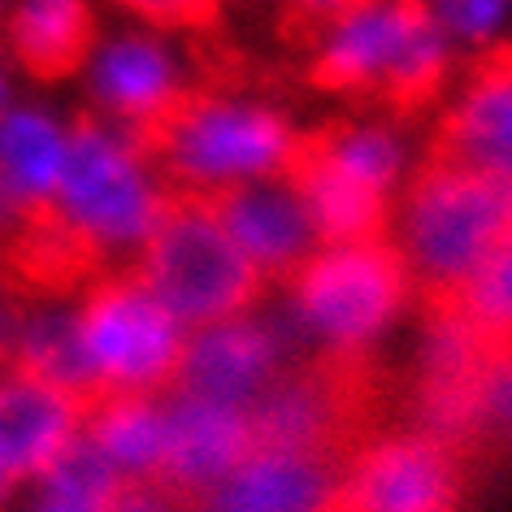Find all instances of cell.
Instances as JSON below:
<instances>
[{
    "label": "cell",
    "mask_w": 512,
    "mask_h": 512,
    "mask_svg": "<svg viewBox=\"0 0 512 512\" xmlns=\"http://www.w3.org/2000/svg\"><path fill=\"white\" fill-rule=\"evenodd\" d=\"M174 200L178 191L165 178L148 135L79 113L70 161L44 230L70 261L74 278L87 283L100 270L135 265Z\"/></svg>",
    "instance_id": "1"
},
{
    "label": "cell",
    "mask_w": 512,
    "mask_h": 512,
    "mask_svg": "<svg viewBox=\"0 0 512 512\" xmlns=\"http://www.w3.org/2000/svg\"><path fill=\"white\" fill-rule=\"evenodd\" d=\"M465 61L447 44L426 0H348L309 35V83L343 105L426 113L443 100Z\"/></svg>",
    "instance_id": "2"
},
{
    "label": "cell",
    "mask_w": 512,
    "mask_h": 512,
    "mask_svg": "<svg viewBox=\"0 0 512 512\" xmlns=\"http://www.w3.org/2000/svg\"><path fill=\"white\" fill-rule=\"evenodd\" d=\"M304 144L300 113L252 83H200L152 135L165 178L187 200H222L296 174Z\"/></svg>",
    "instance_id": "3"
},
{
    "label": "cell",
    "mask_w": 512,
    "mask_h": 512,
    "mask_svg": "<svg viewBox=\"0 0 512 512\" xmlns=\"http://www.w3.org/2000/svg\"><path fill=\"white\" fill-rule=\"evenodd\" d=\"M278 287V317L296 348L330 365H369V356L421 309V291L387 235L317 243V252Z\"/></svg>",
    "instance_id": "4"
},
{
    "label": "cell",
    "mask_w": 512,
    "mask_h": 512,
    "mask_svg": "<svg viewBox=\"0 0 512 512\" xmlns=\"http://www.w3.org/2000/svg\"><path fill=\"white\" fill-rule=\"evenodd\" d=\"M430 157V131L413 113L356 105L309 131L296 165V187L322 243L387 235L391 209L408 178Z\"/></svg>",
    "instance_id": "5"
},
{
    "label": "cell",
    "mask_w": 512,
    "mask_h": 512,
    "mask_svg": "<svg viewBox=\"0 0 512 512\" xmlns=\"http://www.w3.org/2000/svg\"><path fill=\"white\" fill-rule=\"evenodd\" d=\"M508 235L512 187L439 152L408 178L387 222V239L421 300H456Z\"/></svg>",
    "instance_id": "6"
},
{
    "label": "cell",
    "mask_w": 512,
    "mask_h": 512,
    "mask_svg": "<svg viewBox=\"0 0 512 512\" xmlns=\"http://www.w3.org/2000/svg\"><path fill=\"white\" fill-rule=\"evenodd\" d=\"M74 317H79L92 400L174 391L191 330L152 296L131 265L100 270L74 287Z\"/></svg>",
    "instance_id": "7"
},
{
    "label": "cell",
    "mask_w": 512,
    "mask_h": 512,
    "mask_svg": "<svg viewBox=\"0 0 512 512\" xmlns=\"http://www.w3.org/2000/svg\"><path fill=\"white\" fill-rule=\"evenodd\" d=\"M131 270L187 330L248 313L265 300V278L226 235L213 200L178 196Z\"/></svg>",
    "instance_id": "8"
},
{
    "label": "cell",
    "mask_w": 512,
    "mask_h": 512,
    "mask_svg": "<svg viewBox=\"0 0 512 512\" xmlns=\"http://www.w3.org/2000/svg\"><path fill=\"white\" fill-rule=\"evenodd\" d=\"M83 118H100L135 135H157L161 122L204 83L200 57L187 35L113 18L74 70Z\"/></svg>",
    "instance_id": "9"
},
{
    "label": "cell",
    "mask_w": 512,
    "mask_h": 512,
    "mask_svg": "<svg viewBox=\"0 0 512 512\" xmlns=\"http://www.w3.org/2000/svg\"><path fill=\"white\" fill-rule=\"evenodd\" d=\"M469 456L421 426H387L343 447L326 512H465Z\"/></svg>",
    "instance_id": "10"
},
{
    "label": "cell",
    "mask_w": 512,
    "mask_h": 512,
    "mask_svg": "<svg viewBox=\"0 0 512 512\" xmlns=\"http://www.w3.org/2000/svg\"><path fill=\"white\" fill-rule=\"evenodd\" d=\"M369 400V365L296 361L248 404L256 447L343 456V447L369 430Z\"/></svg>",
    "instance_id": "11"
},
{
    "label": "cell",
    "mask_w": 512,
    "mask_h": 512,
    "mask_svg": "<svg viewBox=\"0 0 512 512\" xmlns=\"http://www.w3.org/2000/svg\"><path fill=\"white\" fill-rule=\"evenodd\" d=\"M74 126L79 113L40 87H27L14 105L0 109V256H14L48 222Z\"/></svg>",
    "instance_id": "12"
},
{
    "label": "cell",
    "mask_w": 512,
    "mask_h": 512,
    "mask_svg": "<svg viewBox=\"0 0 512 512\" xmlns=\"http://www.w3.org/2000/svg\"><path fill=\"white\" fill-rule=\"evenodd\" d=\"M495 343L456 300H421L413 339V426L473 452V395Z\"/></svg>",
    "instance_id": "13"
},
{
    "label": "cell",
    "mask_w": 512,
    "mask_h": 512,
    "mask_svg": "<svg viewBox=\"0 0 512 512\" xmlns=\"http://www.w3.org/2000/svg\"><path fill=\"white\" fill-rule=\"evenodd\" d=\"M300 361V348L291 339L287 322L256 304L248 313L222 317L213 326H200L187 335L183 365H178L174 391L209 395V400L243 404L248 408L278 374H287Z\"/></svg>",
    "instance_id": "14"
},
{
    "label": "cell",
    "mask_w": 512,
    "mask_h": 512,
    "mask_svg": "<svg viewBox=\"0 0 512 512\" xmlns=\"http://www.w3.org/2000/svg\"><path fill=\"white\" fill-rule=\"evenodd\" d=\"M430 152L512 187V48L460 66L434 105Z\"/></svg>",
    "instance_id": "15"
},
{
    "label": "cell",
    "mask_w": 512,
    "mask_h": 512,
    "mask_svg": "<svg viewBox=\"0 0 512 512\" xmlns=\"http://www.w3.org/2000/svg\"><path fill=\"white\" fill-rule=\"evenodd\" d=\"M87 400L18 369H0V478L31 491L83 434Z\"/></svg>",
    "instance_id": "16"
},
{
    "label": "cell",
    "mask_w": 512,
    "mask_h": 512,
    "mask_svg": "<svg viewBox=\"0 0 512 512\" xmlns=\"http://www.w3.org/2000/svg\"><path fill=\"white\" fill-rule=\"evenodd\" d=\"M170 404V443H165L161 478L183 499H200L226 473H235L256 452L252 413L243 404L209 400L191 391H165Z\"/></svg>",
    "instance_id": "17"
},
{
    "label": "cell",
    "mask_w": 512,
    "mask_h": 512,
    "mask_svg": "<svg viewBox=\"0 0 512 512\" xmlns=\"http://www.w3.org/2000/svg\"><path fill=\"white\" fill-rule=\"evenodd\" d=\"M213 209L222 217L226 235L235 239V248L265 278V287L287 283L322 243L309 204H304L291 174L230 191V196L213 200Z\"/></svg>",
    "instance_id": "18"
},
{
    "label": "cell",
    "mask_w": 512,
    "mask_h": 512,
    "mask_svg": "<svg viewBox=\"0 0 512 512\" xmlns=\"http://www.w3.org/2000/svg\"><path fill=\"white\" fill-rule=\"evenodd\" d=\"M105 27L100 0H5L0 48L27 87H61L83 66L87 48Z\"/></svg>",
    "instance_id": "19"
},
{
    "label": "cell",
    "mask_w": 512,
    "mask_h": 512,
    "mask_svg": "<svg viewBox=\"0 0 512 512\" xmlns=\"http://www.w3.org/2000/svg\"><path fill=\"white\" fill-rule=\"evenodd\" d=\"M339 456L256 447L213 491L191 499V512H326Z\"/></svg>",
    "instance_id": "20"
},
{
    "label": "cell",
    "mask_w": 512,
    "mask_h": 512,
    "mask_svg": "<svg viewBox=\"0 0 512 512\" xmlns=\"http://www.w3.org/2000/svg\"><path fill=\"white\" fill-rule=\"evenodd\" d=\"M83 439L122 482H157L170 443L165 395H96L87 400Z\"/></svg>",
    "instance_id": "21"
},
{
    "label": "cell",
    "mask_w": 512,
    "mask_h": 512,
    "mask_svg": "<svg viewBox=\"0 0 512 512\" xmlns=\"http://www.w3.org/2000/svg\"><path fill=\"white\" fill-rule=\"evenodd\" d=\"M5 369H18V374H31L92 400V378H87L79 343V317H74V291H31V296H22L14 348H9Z\"/></svg>",
    "instance_id": "22"
},
{
    "label": "cell",
    "mask_w": 512,
    "mask_h": 512,
    "mask_svg": "<svg viewBox=\"0 0 512 512\" xmlns=\"http://www.w3.org/2000/svg\"><path fill=\"white\" fill-rule=\"evenodd\" d=\"M460 61H478L512 48V0H426Z\"/></svg>",
    "instance_id": "23"
},
{
    "label": "cell",
    "mask_w": 512,
    "mask_h": 512,
    "mask_svg": "<svg viewBox=\"0 0 512 512\" xmlns=\"http://www.w3.org/2000/svg\"><path fill=\"white\" fill-rule=\"evenodd\" d=\"M456 304L491 343H512V235L473 274V283L460 291Z\"/></svg>",
    "instance_id": "24"
},
{
    "label": "cell",
    "mask_w": 512,
    "mask_h": 512,
    "mask_svg": "<svg viewBox=\"0 0 512 512\" xmlns=\"http://www.w3.org/2000/svg\"><path fill=\"white\" fill-rule=\"evenodd\" d=\"M473 447L512 452V343H495L473 395Z\"/></svg>",
    "instance_id": "25"
},
{
    "label": "cell",
    "mask_w": 512,
    "mask_h": 512,
    "mask_svg": "<svg viewBox=\"0 0 512 512\" xmlns=\"http://www.w3.org/2000/svg\"><path fill=\"white\" fill-rule=\"evenodd\" d=\"M100 5H109L113 18L161 27V31L187 35V40L209 31L217 14H222V0H100Z\"/></svg>",
    "instance_id": "26"
},
{
    "label": "cell",
    "mask_w": 512,
    "mask_h": 512,
    "mask_svg": "<svg viewBox=\"0 0 512 512\" xmlns=\"http://www.w3.org/2000/svg\"><path fill=\"white\" fill-rule=\"evenodd\" d=\"M109 512H191V499L170 491L165 482H122L109 499Z\"/></svg>",
    "instance_id": "27"
},
{
    "label": "cell",
    "mask_w": 512,
    "mask_h": 512,
    "mask_svg": "<svg viewBox=\"0 0 512 512\" xmlns=\"http://www.w3.org/2000/svg\"><path fill=\"white\" fill-rule=\"evenodd\" d=\"M9 512H109V504H96V499H79L66 491H53V486H31V491L18 495V504Z\"/></svg>",
    "instance_id": "28"
},
{
    "label": "cell",
    "mask_w": 512,
    "mask_h": 512,
    "mask_svg": "<svg viewBox=\"0 0 512 512\" xmlns=\"http://www.w3.org/2000/svg\"><path fill=\"white\" fill-rule=\"evenodd\" d=\"M343 5H348V0H283V18L291 31H300L304 40H309V35L322 31L335 14H343Z\"/></svg>",
    "instance_id": "29"
},
{
    "label": "cell",
    "mask_w": 512,
    "mask_h": 512,
    "mask_svg": "<svg viewBox=\"0 0 512 512\" xmlns=\"http://www.w3.org/2000/svg\"><path fill=\"white\" fill-rule=\"evenodd\" d=\"M22 313V291L18 283L0 270V369L9 365V348H14V326Z\"/></svg>",
    "instance_id": "30"
},
{
    "label": "cell",
    "mask_w": 512,
    "mask_h": 512,
    "mask_svg": "<svg viewBox=\"0 0 512 512\" xmlns=\"http://www.w3.org/2000/svg\"><path fill=\"white\" fill-rule=\"evenodd\" d=\"M22 92H27V83H22V74L14 70V61L5 57V48H0V109H9Z\"/></svg>",
    "instance_id": "31"
},
{
    "label": "cell",
    "mask_w": 512,
    "mask_h": 512,
    "mask_svg": "<svg viewBox=\"0 0 512 512\" xmlns=\"http://www.w3.org/2000/svg\"><path fill=\"white\" fill-rule=\"evenodd\" d=\"M14 504H18V491H14V486H9L5 478H0V512H9Z\"/></svg>",
    "instance_id": "32"
},
{
    "label": "cell",
    "mask_w": 512,
    "mask_h": 512,
    "mask_svg": "<svg viewBox=\"0 0 512 512\" xmlns=\"http://www.w3.org/2000/svg\"><path fill=\"white\" fill-rule=\"evenodd\" d=\"M0 18H5V0H0Z\"/></svg>",
    "instance_id": "33"
}]
</instances>
